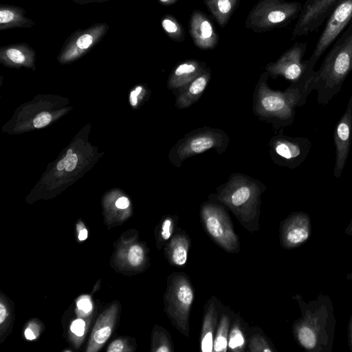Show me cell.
<instances>
[{
  "instance_id": "cell-6",
  "label": "cell",
  "mask_w": 352,
  "mask_h": 352,
  "mask_svg": "<svg viewBox=\"0 0 352 352\" xmlns=\"http://www.w3.org/2000/svg\"><path fill=\"white\" fill-rule=\"evenodd\" d=\"M230 138L220 129L204 126L186 134L172 146L168 154L171 164L180 168L186 159L210 149L222 154L228 146Z\"/></svg>"
},
{
  "instance_id": "cell-19",
  "label": "cell",
  "mask_w": 352,
  "mask_h": 352,
  "mask_svg": "<svg viewBox=\"0 0 352 352\" xmlns=\"http://www.w3.org/2000/svg\"><path fill=\"white\" fill-rule=\"evenodd\" d=\"M34 22L25 16V10L19 7L2 5L0 8V30L19 27L30 28Z\"/></svg>"
},
{
  "instance_id": "cell-29",
  "label": "cell",
  "mask_w": 352,
  "mask_h": 352,
  "mask_svg": "<svg viewBox=\"0 0 352 352\" xmlns=\"http://www.w3.org/2000/svg\"><path fill=\"white\" fill-rule=\"evenodd\" d=\"M283 236L287 243L296 244L305 241L308 237V232L303 228L290 226L284 231Z\"/></svg>"
},
{
  "instance_id": "cell-20",
  "label": "cell",
  "mask_w": 352,
  "mask_h": 352,
  "mask_svg": "<svg viewBox=\"0 0 352 352\" xmlns=\"http://www.w3.org/2000/svg\"><path fill=\"white\" fill-rule=\"evenodd\" d=\"M208 10L221 28H224L238 8L240 0H204Z\"/></svg>"
},
{
  "instance_id": "cell-42",
  "label": "cell",
  "mask_w": 352,
  "mask_h": 352,
  "mask_svg": "<svg viewBox=\"0 0 352 352\" xmlns=\"http://www.w3.org/2000/svg\"><path fill=\"white\" fill-rule=\"evenodd\" d=\"M138 94L135 93V91H132L130 94V102L132 106H135L138 102Z\"/></svg>"
},
{
  "instance_id": "cell-25",
  "label": "cell",
  "mask_w": 352,
  "mask_h": 352,
  "mask_svg": "<svg viewBox=\"0 0 352 352\" xmlns=\"http://www.w3.org/2000/svg\"><path fill=\"white\" fill-rule=\"evenodd\" d=\"M162 28L167 36L173 41L182 42L185 39V30L177 20L171 14H165L161 21Z\"/></svg>"
},
{
  "instance_id": "cell-9",
  "label": "cell",
  "mask_w": 352,
  "mask_h": 352,
  "mask_svg": "<svg viewBox=\"0 0 352 352\" xmlns=\"http://www.w3.org/2000/svg\"><path fill=\"white\" fill-rule=\"evenodd\" d=\"M283 131L280 129L269 141L270 157L278 166L294 169L307 157L311 142L307 138L284 135Z\"/></svg>"
},
{
  "instance_id": "cell-32",
  "label": "cell",
  "mask_w": 352,
  "mask_h": 352,
  "mask_svg": "<svg viewBox=\"0 0 352 352\" xmlns=\"http://www.w3.org/2000/svg\"><path fill=\"white\" fill-rule=\"evenodd\" d=\"M298 339L300 343L306 348L311 349L315 346V335L308 327H303L299 330Z\"/></svg>"
},
{
  "instance_id": "cell-37",
  "label": "cell",
  "mask_w": 352,
  "mask_h": 352,
  "mask_svg": "<svg viewBox=\"0 0 352 352\" xmlns=\"http://www.w3.org/2000/svg\"><path fill=\"white\" fill-rule=\"evenodd\" d=\"M129 206V201L125 197H120L116 201V206L119 209H125Z\"/></svg>"
},
{
  "instance_id": "cell-1",
  "label": "cell",
  "mask_w": 352,
  "mask_h": 352,
  "mask_svg": "<svg viewBox=\"0 0 352 352\" xmlns=\"http://www.w3.org/2000/svg\"><path fill=\"white\" fill-rule=\"evenodd\" d=\"M352 72V23L340 34L326 54L318 70L307 82V96L317 91V101L324 106L340 91Z\"/></svg>"
},
{
  "instance_id": "cell-30",
  "label": "cell",
  "mask_w": 352,
  "mask_h": 352,
  "mask_svg": "<svg viewBox=\"0 0 352 352\" xmlns=\"http://www.w3.org/2000/svg\"><path fill=\"white\" fill-rule=\"evenodd\" d=\"M127 257L130 265L134 267L139 266L144 258V250L138 245H133L130 248Z\"/></svg>"
},
{
  "instance_id": "cell-40",
  "label": "cell",
  "mask_w": 352,
  "mask_h": 352,
  "mask_svg": "<svg viewBox=\"0 0 352 352\" xmlns=\"http://www.w3.org/2000/svg\"><path fill=\"white\" fill-rule=\"evenodd\" d=\"M25 336L28 340H34L36 338L35 334L34 333L33 331L30 328H28L25 329Z\"/></svg>"
},
{
  "instance_id": "cell-13",
  "label": "cell",
  "mask_w": 352,
  "mask_h": 352,
  "mask_svg": "<svg viewBox=\"0 0 352 352\" xmlns=\"http://www.w3.org/2000/svg\"><path fill=\"white\" fill-rule=\"evenodd\" d=\"M109 26L104 23H96L89 28L74 32L65 43L60 54L63 61L72 60L94 47L107 33Z\"/></svg>"
},
{
  "instance_id": "cell-12",
  "label": "cell",
  "mask_w": 352,
  "mask_h": 352,
  "mask_svg": "<svg viewBox=\"0 0 352 352\" xmlns=\"http://www.w3.org/2000/svg\"><path fill=\"white\" fill-rule=\"evenodd\" d=\"M333 140L336 150L333 175L339 179L346 165L352 142V95L344 114L335 127Z\"/></svg>"
},
{
  "instance_id": "cell-27",
  "label": "cell",
  "mask_w": 352,
  "mask_h": 352,
  "mask_svg": "<svg viewBox=\"0 0 352 352\" xmlns=\"http://www.w3.org/2000/svg\"><path fill=\"white\" fill-rule=\"evenodd\" d=\"M177 216H167L161 223L159 239L162 245L170 239L175 232V228L177 221Z\"/></svg>"
},
{
  "instance_id": "cell-18",
  "label": "cell",
  "mask_w": 352,
  "mask_h": 352,
  "mask_svg": "<svg viewBox=\"0 0 352 352\" xmlns=\"http://www.w3.org/2000/svg\"><path fill=\"white\" fill-rule=\"evenodd\" d=\"M190 239L184 233H178L170 238L165 248V254L170 265L183 266L188 258Z\"/></svg>"
},
{
  "instance_id": "cell-26",
  "label": "cell",
  "mask_w": 352,
  "mask_h": 352,
  "mask_svg": "<svg viewBox=\"0 0 352 352\" xmlns=\"http://www.w3.org/2000/svg\"><path fill=\"white\" fill-rule=\"evenodd\" d=\"M173 345L168 332L162 328L157 327L153 336V349L155 352H172Z\"/></svg>"
},
{
  "instance_id": "cell-41",
  "label": "cell",
  "mask_w": 352,
  "mask_h": 352,
  "mask_svg": "<svg viewBox=\"0 0 352 352\" xmlns=\"http://www.w3.org/2000/svg\"><path fill=\"white\" fill-rule=\"evenodd\" d=\"M77 3L79 4H85L89 3H93V2H104L107 1H111V0H72Z\"/></svg>"
},
{
  "instance_id": "cell-7",
  "label": "cell",
  "mask_w": 352,
  "mask_h": 352,
  "mask_svg": "<svg viewBox=\"0 0 352 352\" xmlns=\"http://www.w3.org/2000/svg\"><path fill=\"white\" fill-rule=\"evenodd\" d=\"M307 43H295L276 61L265 66L269 76L274 79L280 76L292 84L306 85L314 73V65L309 59L303 60Z\"/></svg>"
},
{
  "instance_id": "cell-39",
  "label": "cell",
  "mask_w": 352,
  "mask_h": 352,
  "mask_svg": "<svg viewBox=\"0 0 352 352\" xmlns=\"http://www.w3.org/2000/svg\"><path fill=\"white\" fill-rule=\"evenodd\" d=\"M87 235H88V232L86 228L82 227V228L79 230V233H78V237L80 241L85 240L87 238Z\"/></svg>"
},
{
  "instance_id": "cell-11",
  "label": "cell",
  "mask_w": 352,
  "mask_h": 352,
  "mask_svg": "<svg viewBox=\"0 0 352 352\" xmlns=\"http://www.w3.org/2000/svg\"><path fill=\"white\" fill-rule=\"evenodd\" d=\"M342 0H306L292 30V40L317 30Z\"/></svg>"
},
{
  "instance_id": "cell-16",
  "label": "cell",
  "mask_w": 352,
  "mask_h": 352,
  "mask_svg": "<svg viewBox=\"0 0 352 352\" xmlns=\"http://www.w3.org/2000/svg\"><path fill=\"white\" fill-rule=\"evenodd\" d=\"M220 305L214 296L206 302L200 336V349L202 352L213 351L214 332L221 309Z\"/></svg>"
},
{
  "instance_id": "cell-28",
  "label": "cell",
  "mask_w": 352,
  "mask_h": 352,
  "mask_svg": "<svg viewBox=\"0 0 352 352\" xmlns=\"http://www.w3.org/2000/svg\"><path fill=\"white\" fill-rule=\"evenodd\" d=\"M248 348L252 352L272 351L264 335L259 333H255L250 337Z\"/></svg>"
},
{
  "instance_id": "cell-35",
  "label": "cell",
  "mask_w": 352,
  "mask_h": 352,
  "mask_svg": "<svg viewBox=\"0 0 352 352\" xmlns=\"http://www.w3.org/2000/svg\"><path fill=\"white\" fill-rule=\"evenodd\" d=\"M77 307L85 313L89 312L92 309V305L89 298L86 297L82 298L77 302Z\"/></svg>"
},
{
  "instance_id": "cell-2",
  "label": "cell",
  "mask_w": 352,
  "mask_h": 352,
  "mask_svg": "<svg viewBox=\"0 0 352 352\" xmlns=\"http://www.w3.org/2000/svg\"><path fill=\"white\" fill-rule=\"evenodd\" d=\"M265 190V185L258 179L233 173L209 199L226 206L244 228L253 232L260 228L261 195Z\"/></svg>"
},
{
  "instance_id": "cell-43",
  "label": "cell",
  "mask_w": 352,
  "mask_h": 352,
  "mask_svg": "<svg viewBox=\"0 0 352 352\" xmlns=\"http://www.w3.org/2000/svg\"><path fill=\"white\" fill-rule=\"evenodd\" d=\"M162 4L166 6H170L175 4L179 0H158Z\"/></svg>"
},
{
  "instance_id": "cell-23",
  "label": "cell",
  "mask_w": 352,
  "mask_h": 352,
  "mask_svg": "<svg viewBox=\"0 0 352 352\" xmlns=\"http://www.w3.org/2000/svg\"><path fill=\"white\" fill-rule=\"evenodd\" d=\"M113 318L112 313H109L104 316L100 322L98 320L93 331L89 351L94 350H94H97L109 338L113 326Z\"/></svg>"
},
{
  "instance_id": "cell-14",
  "label": "cell",
  "mask_w": 352,
  "mask_h": 352,
  "mask_svg": "<svg viewBox=\"0 0 352 352\" xmlns=\"http://www.w3.org/2000/svg\"><path fill=\"white\" fill-rule=\"evenodd\" d=\"M188 28L192 41L199 49L208 50L216 47L219 40V34L203 12L199 10L192 11Z\"/></svg>"
},
{
  "instance_id": "cell-17",
  "label": "cell",
  "mask_w": 352,
  "mask_h": 352,
  "mask_svg": "<svg viewBox=\"0 0 352 352\" xmlns=\"http://www.w3.org/2000/svg\"><path fill=\"white\" fill-rule=\"evenodd\" d=\"M212 72L207 67L205 71L195 78L176 97L175 106L179 109H186L196 103L201 97L211 78Z\"/></svg>"
},
{
  "instance_id": "cell-3",
  "label": "cell",
  "mask_w": 352,
  "mask_h": 352,
  "mask_svg": "<svg viewBox=\"0 0 352 352\" xmlns=\"http://www.w3.org/2000/svg\"><path fill=\"white\" fill-rule=\"evenodd\" d=\"M269 74L260 76L253 95V112L259 120L272 125L276 131L291 125L295 118V108L305 102L299 92L291 86L284 91L272 89L267 80Z\"/></svg>"
},
{
  "instance_id": "cell-38",
  "label": "cell",
  "mask_w": 352,
  "mask_h": 352,
  "mask_svg": "<svg viewBox=\"0 0 352 352\" xmlns=\"http://www.w3.org/2000/svg\"><path fill=\"white\" fill-rule=\"evenodd\" d=\"M8 316V311L6 305L3 302H0V324L2 325L6 321Z\"/></svg>"
},
{
  "instance_id": "cell-10",
  "label": "cell",
  "mask_w": 352,
  "mask_h": 352,
  "mask_svg": "<svg viewBox=\"0 0 352 352\" xmlns=\"http://www.w3.org/2000/svg\"><path fill=\"white\" fill-rule=\"evenodd\" d=\"M352 21V0H342L331 12L326 20L314 51L308 58L315 66L317 61L348 27Z\"/></svg>"
},
{
  "instance_id": "cell-5",
  "label": "cell",
  "mask_w": 352,
  "mask_h": 352,
  "mask_svg": "<svg viewBox=\"0 0 352 352\" xmlns=\"http://www.w3.org/2000/svg\"><path fill=\"white\" fill-rule=\"evenodd\" d=\"M194 300V290L188 276L173 272L167 280L164 294V310L174 326L182 335L190 333V314Z\"/></svg>"
},
{
  "instance_id": "cell-31",
  "label": "cell",
  "mask_w": 352,
  "mask_h": 352,
  "mask_svg": "<svg viewBox=\"0 0 352 352\" xmlns=\"http://www.w3.org/2000/svg\"><path fill=\"white\" fill-rule=\"evenodd\" d=\"M77 162V155L72 153V149H69L66 156L58 163L56 168L58 170L65 168L67 171L70 172L76 168Z\"/></svg>"
},
{
  "instance_id": "cell-22",
  "label": "cell",
  "mask_w": 352,
  "mask_h": 352,
  "mask_svg": "<svg viewBox=\"0 0 352 352\" xmlns=\"http://www.w3.org/2000/svg\"><path fill=\"white\" fill-rule=\"evenodd\" d=\"M34 52L25 43L9 45L1 48V56L16 65H23L32 58Z\"/></svg>"
},
{
  "instance_id": "cell-4",
  "label": "cell",
  "mask_w": 352,
  "mask_h": 352,
  "mask_svg": "<svg viewBox=\"0 0 352 352\" xmlns=\"http://www.w3.org/2000/svg\"><path fill=\"white\" fill-rule=\"evenodd\" d=\"M302 8L296 1L259 0L250 10L245 26L256 33L285 27L298 18Z\"/></svg>"
},
{
  "instance_id": "cell-8",
  "label": "cell",
  "mask_w": 352,
  "mask_h": 352,
  "mask_svg": "<svg viewBox=\"0 0 352 352\" xmlns=\"http://www.w3.org/2000/svg\"><path fill=\"white\" fill-rule=\"evenodd\" d=\"M200 217L204 227L212 240L228 252L237 253L240 243L224 208L214 201L204 202Z\"/></svg>"
},
{
  "instance_id": "cell-34",
  "label": "cell",
  "mask_w": 352,
  "mask_h": 352,
  "mask_svg": "<svg viewBox=\"0 0 352 352\" xmlns=\"http://www.w3.org/2000/svg\"><path fill=\"white\" fill-rule=\"evenodd\" d=\"M85 322L82 319H76L72 323L71 331L77 336H82L84 334Z\"/></svg>"
},
{
  "instance_id": "cell-33",
  "label": "cell",
  "mask_w": 352,
  "mask_h": 352,
  "mask_svg": "<svg viewBox=\"0 0 352 352\" xmlns=\"http://www.w3.org/2000/svg\"><path fill=\"white\" fill-rule=\"evenodd\" d=\"M52 116L49 113L42 112L34 119L33 124L36 128H42L47 125L51 121Z\"/></svg>"
},
{
  "instance_id": "cell-15",
  "label": "cell",
  "mask_w": 352,
  "mask_h": 352,
  "mask_svg": "<svg viewBox=\"0 0 352 352\" xmlns=\"http://www.w3.org/2000/svg\"><path fill=\"white\" fill-rule=\"evenodd\" d=\"M207 68L204 62L187 59L178 63L171 71L167 87L177 97L195 78Z\"/></svg>"
},
{
  "instance_id": "cell-21",
  "label": "cell",
  "mask_w": 352,
  "mask_h": 352,
  "mask_svg": "<svg viewBox=\"0 0 352 352\" xmlns=\"http://www.w3.org/2000/svg\"><path fill=\"white\" fill-rule=\"evenodd\" d=\"M231 318V314L223 311L220 312L219 319L214 338L213 351H227Z\"/></svg>"
},
{
  "instance_id": "cell-24",
  "label": "cell",
  "mask_w": 352,
  "mask_h": 352,
  "mask_svg": "<svg viewBox=\"0 0 352 352\" xmlns=\"http://www.w3.org/2000/svg\"><path fill=\"white\" fill-rule=\"evenodd\" d=\"M230 325L228 348L232 351L241 352L246 346V333L241 319L237 316Z\"/></svg>"
},
{
  "instance_id": "cell-36",
  "label": "cell",
  "mask_w": 352,
  "mask_h": 352,
  "mask_svg": "<svg viewBox=\"0 0 352 352\" xmlns=\"http://www.w3.org/2000/svg\"><path fill=\"white\" fill-rule=\"evenodd\" d=\"M124 351V344L122 340L112 342L107 349L108 352H121Z\"/></svg>"
}]
</instances>
